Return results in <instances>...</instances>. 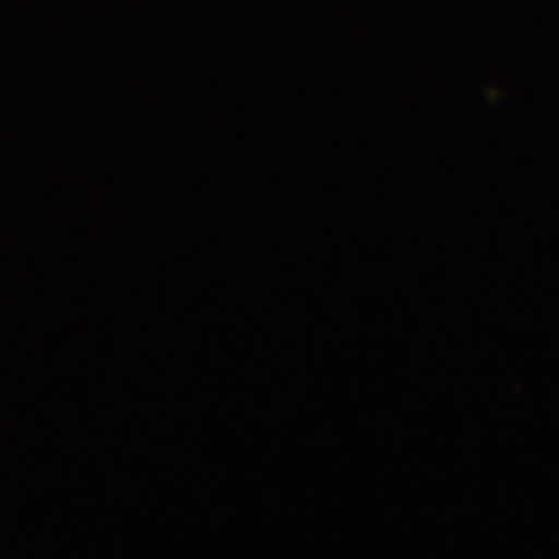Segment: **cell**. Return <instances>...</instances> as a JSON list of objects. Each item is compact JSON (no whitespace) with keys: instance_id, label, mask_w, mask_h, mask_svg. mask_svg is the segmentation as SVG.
Returning a JSON list of instances; mask_svg holds the SVG:
<instances>
[]
</instances>
